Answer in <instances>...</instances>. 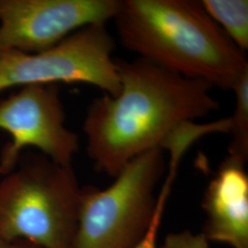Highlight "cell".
I'll return each instance as SVG.
<instances>
[{
	"instance_id": "obj_2",
	"label": "cell",
	"mask_w": 248,
	"mask_h": 248,
	"mask_svg": "<svg viewBox=\"0 0 248 248\" xmlns=\"http://www.w3.org/2000/svg\"><path fill=\"white\" fill-rule=\"evenodd\" d=\"M113 20L126 49L213 89L232 90L248 73L246 52L224 33L201 1L121 0Z\"/></svg>"
},
{
	"instance_id": "obj_4",
	"label": "cell",
	"mask_w": 248,
	"mask_h": 248,
	"mask_svg": "<svg viewBox=\"0 0 248 248\" xmlns=\"http://www.w3.org/2000/svg\"><path fill=\"white\" fill-rule=\"evenodd\" d=\"M166 169L161 148L130 161L105 189H81L78 228L71 248H133L157 208L155 188Z\"/></svg>"
},
{
	"instance_id": "obj_13",
	"label": "cell",
	"mask_w": 248,
	"mask_h": 248,
	"mask_svg": "<svg viewBox=\"0 0 248 248\" xmlns=\"http://www.w3.org/2000/svg\"><path fill=\"white\" fill-rule=\"evenodd\" d=\"M0 248H42L28 240H8L0 237Z\"/></svg>"
},
{
	"instance_id": "obj_3",
	"label": "cell",
	"mask_w": 248,
	"mask_h": 248,
	"mask_svg": "<svg viewBox=\"0 0 248 248\" xmlns=\"http://www.w3.org/2000/svg\"><path fill=\"white\" fill-rule=\"evenodd\" d=\"M0 181V237L71 248L81 187L71 166L31 155Z\"/></svg>"
},
{
	"instance_id": "obj_6",
	"label": "cell",
	"mask_w": 248,
	"mask_h": 248,
	"mask_svg": "<svg viewBox=\"0 0 248 248\" xmlns=\"http://www.w3.org/2000/svg\"><path fill=\"white\" fill-rule=\"evenodd\" d=\"M65 115L56 84H31L0 102V130L12 141L0 156V177L18 163L20 152L34 147L53 162L71 166L79 141L65 126Z\"/></svg>"
},
{
	"instance_id": "obj_1",
	"label": "cell",
	"mask_w": 248,
	"mask_h": 248,
	"mask_svg": "<svg viewBox=\"0 0 248 248\" xmlns=\"http://www.w3.org/2000/svg\"><path fill=\"white\" fill-rule=\"evenodd\" d=\"M120 91L90 104L83 131L95 168L115 177L136 156L164 149L186 124L219 108L213 88L138 57L115 60Z\"/></svg>"
},
{
	"instance_id": "obj_5",
	"label": "cell",
	"mask_w": 248,
	"mask_h": 248,
	"mask_svg": "<svg viewBox=\"0 0 248 248\" xmlns=\"http://www.w3.org/2000/svg\"><path fill=\"white\" fill-rule=\"evenodd\" d=\"M114 40L106 24L84 27L38 53L0 54V92L31 84L86 83L115 97L120 82L112 58Z\"/></svg>"
},
{
	"instance_id": "obj_10",
	"label": "cell",
	"mask_w": 248,
	"mask_h": 248,
	"mask_svg": "<svg viewBox=\"0 0 248 248\" xmlns=\"http://www.w3.org/2000/svg\"><path fill=\"white\" fill-rule=\"evenodd\" d=\"M235 96V107L229 118L231 140L228 153L231 157L247 163L248 159V73L232 89Z\"/></svg>"
},
{
	"instance_id": "obj_12",
	"label": "cell",
	"mask_w": 248,
	"mask_h": 248,
	"mask_svg": "<svg viewBox=\"0 0 248 248\" xmlns=\"http://www.w3.org/2000/svg\"><path fill=\"white\" fill-rule=\"evenodd\" d=\"M158 248H210L209 241L203 233H193L189 231L169 233Z\"/></svg>"
},
{
	"instance_id": "obj_8",
	"label": "cell",
	"mask_w": 248,
	"mask_h": 248,
	"mask_svg": "<svg viewBox=\"0 0 248 248\" xmlns=\"http://www.w3.org/2000/svg\"><path fill=\"white\" fill-rule=\"evenodd\" d=\"M246 162L227 156L207 186L204 236L232 248H248V175Z\"/></svg>"
},
{
	"instance_id": "obj_7",
	"label": "cell",
	"mask_w": 248,
	"mask_h": 248,
	"mask_svg": "<svg viewBox=\"0 0 248 248\" xmlns=\"http://www.w3.org/2000/svg\"><path fill=\"white\" fill-rule=\"evenodd\" d=\"M121 0H0V54L42 53L84 27L113 19Z\"/></svg>"
},
{
	"instance_id": "obj_11",
	"label": "cell",
	"mask_w": 248,
	"mask_h": 248,
	"mask_svg": "<svg viewBox=\"0 0 248 248\" xmlns=\"http://www.w3.org/2000/svg\"><path fill=\"white\" fill-rule=\"evenodd\" d=\"M173 180L169 177L166 178V181L164 183V186L162 187L159 194H158V202L157 208L155 213V216L153 218V221L151 222L150 226L146 232L145 235L143 236L140 243L136 245L133 248H158L157 247V236L159 232L160 224L162 221V216L165 210V205L167 202V199L169 195L171 184Z\"/></svg>"
},
{
	"instance_id": "obj_9",
	"label": "cell",
	"mask_w": 248,
	"mask_h": 248,
	"mask_svg": "<svg viewBox=\"0 0 248 248\" xmlns=\"http://www.w3.org/2000/svg\"><path fill=\"white\" fill-rule=\"evenodd\" d=\"M210 17L242 51L248 49V0L201 1Z\"/></svg>"
}]
</instances>
